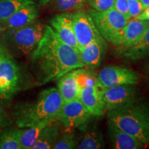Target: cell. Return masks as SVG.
Wrapping results in <instances>:
<instances>
[{
  "instance_id": "1f68e13d",
  "label": "cell",
  "mask_w": 149,
  "mask_h": 149,
  "mask_svg": "<svg viewBox=\"0 0 149 149\" xmlns=\"http://www.w3.org/2000/svg\"><path fill=\"white\" fill-rule=\"evenodd\" d=\"M140 1H141V3H142V6H143V7H144V9L149 6V0H140Z\"/></svg>"
},
{
  "instance_id": "9c48e42d",
  "label": "cell",
  "mask_w": 149,
  "mask_h": 149,
  "mask_svg": "<svg viewBox=\"0 0 149 149\" xmlns=\"http://www.w3.org/2000/svg\"><path fill=\"white\" fill-rule=\"evenodd\" d=\"M97 79L104 88L115 86L131 84L139 82V75L135 70L118 66L104 67L100 70Z\"/></svg>"
},
{
  "instance_id": "ac0fdd59",
  "label": "cell",
  "mask_w": 149,
  "mask_h": 149,
  "mask_svg": "<svg viewBox=\"0 0 149 149\" xmlns=\"http://www.w3.org/2000/svg\"><path fill=\"white\" fill-rule=\"evenodd\" d=\"M39 15V10L34 3L26 5L18 10L10 17L3 22L6 29H19L35 21Z\"/></svg>"
},
{
  "instance_id": "5bb4252c",
  "label": "cell",
  "mask_w": 149,
  "mask_h": 149,
  "mask_svg": "<svg viewBox=\"0 0 149 149\" xmlns=\"http://www.w3.org/2000/svg\"><path fill=\"white\" fill-rule=\"evenodd\" d=\"M51 27L66 44L79 50V46L74 35L70 13H61L51 20Z\"/></svg>"
},
{
  "instance_id": "ffe728a7",
  "label": "cell",
  "mask_w": 149,
  "mask_h": 149,
  "mask_svg": "<svg viewBox=\"0 0 149 149\" xmlns=\"http://www.w3.org/2000/svg\"><path fill=\"white\" fill-rule=\"evenodd\" d=\"M123 55L132 61H138L149 56V26L142 37L137 44L126 50Z\"/></svg>"
},
{
  "instance_id": "277c9868",
  "label": "cell",
  "mask_w": 149,
  "mask_h": 149,
  "mask_svg": "<svg viewBox=\"0 0 149 149\" xmlns=\"http://www.w3.org/2000/svg\"><path fill=\"white\" fill-rule=\"evenodd\" d=\"M44 26L40 22H33L25 26L6 29L1 37V42L11 54L25 56L34 51L44 33Z\"/></svg>"
},
{
  "instance_id": "8992f818",
  "label": "cell",
  "mask_w": 149,
  "mask_h": 149,
  "mask_svg": "<svg viewBox=\"0 0 149 149\" xmlns=\"http://www.w3.org/2000/svg\"><path fill=\"white\" fill-rule=\"evenodd\" d=\"M79 77L84 79L79 81L81 91L79 100L89 113L95 117H100L106 113L104 102V87L90 71L81 69Z\"/></svg>"
},
{
  "instance_id": "d6a6232c",
  "label": "cell",
  "mask_w": 149,
  "mask_h": 149,
  "mask_svg": "<svg viewBox=\"0 0 149 149\" xmlns=\"http://www.w3.org/2000/svg\"><path fill=\"white\" fill-rule=\"evenodd\" d=\"M38 1H39V3H40L41 5L44 6L51 2L52 0H38Z\"/></svg>"
},
{
  "instance_id": "8fae6325",
  "label": "cell",
  "mask_w": 149,
  "mask_h": 149,
  "mask_svg": "<svg viewBox=\"0 0 149 149\" xmlns=\"http://www.w3.org/2000/svg\"><path fill=\"white\" fill-rule=\"evenodd\" d=\"M70 15L74 35L79 48L101 37L88 13L84 11H75L70 13Z\"/></svg>"
},
{
  "instance_id": "7c38bea8",
  "label": "cell",
  "mask_w": 149,
  "mask_h": 149,
  "mask_svg": "<svg viewBox=\"0 0 149 149\" xmlns=\"http://www.w3.org/2000/svg\"><path fill=\"white\" fill-rule=\"evenodd\" d=\"M106 42L101 36L79 48L80 58L84 68L95 69L100 66L107 51Z\"/></svg>"
},
{
  "instance_id": "2e32d148",
  "label": "cell",
  "mask_w": 149,
  "mask_h": 149,
  "mask_svg": "<svg viewBox=\"0 0 149 149\" xmlns=\"http://www.w3.org/2000/svg\"><path fill=\"white\" fill-rule=\"evenodd\" d=\"M93 117L84 126L79 128L82 135L78 143L77 148L79 149H100L104 148L105 142L96 122L93 121Z\"/></svg>"
},
{
  "instance_id": "d6986e66",
  "label": "cell",
  "mask_w": 149,
  "mask_h": 149,
  "mask_svg": "<svg viewBox=\"0 0 149 149\" xmlns=\"http://www.w3.org/2000/svg\"><path fill=\"white\" fill-rule=\"evenodd\" d=\"M58 120L54 121L46 125L41 131L36 144L33 149H50L54 145L60 135Z\"/></svg>"
},
{
  "instance_id": "52a82bcc",
  "label": "cell",
  "mask_w": 149,
  "mask_h": 149,
  "mask_svg": "<svg viewBox=\"0 0 149 149\" xmlns=\"http://www.w3.org/2000/svg\"><path fill=\"white\" fill-rule=\"evenodd\" d=\"M20 70L10 51L0 43V98L10 100L19 89Z\"/></svg>"
},
{
  "instance_id": "3957f363",
  "label": "cell",
  "mask_w": 149,
  "mask_h": 149,
  "mask_svg": "<svg viewBox=\"0 0 149 149\" xmlns=\"http://www.w3.org/2000/svg\"><path fill=\"white\" fill-rule=\"evenodd\" d=\"M107 120L144 144L149 143V100L138 97L122 107L107 111Z\"/></svg>"
},
{
  "instance_id": "44dd1931",
  "label": "cell",
  "mask_w": 149,
  "mask_h": 149,
  "mask_svg": "<svg viewBox=\"0 0 149 149\" xmlns=\"http://www.w3.org/2000/svg\"><path fill=\"white\" fill-rule=\"evenodd\" d=\"M47 125V124H46ZM46 124L17 129V137L22 149H33L36 144L42 130Z\"/></svg>"
},
{
  "instance_id": "e0dca14e",
  "label": "cell",
  "mask_w": 149,
  "mask_h": 149,
  "mask_svg": "<svg viewBox=\"0 0 149 149\" xmlns=\"http://www.w3.org/2000/svg\"><path fill=\"white\" fill-rule=\"evenodd\" d=\"M108 133L111 147L115 149H140L144 144L138 139L108 122Z\"/></svg>"
},
{
  "instance_id": "4fadbf2b",
  "label": "cell",
  "mask_w": 149,
  "mask_h": 149,
  "mask_svg": "<svg viewBox=\"0 0 149 149\" xmlns=\"http://www.w3.org/2000/svg\"><path fill=\"white\" fill-rule=\"evenodd\" d=\"M80 69L72 70L57 79V90L64 102L79 98L81 88L79 81Z\"/></svg>"
},
{
  "instance_id": "4dcf8cb0",
  "label": "cell",
  "mask_w": 149,
  "mask_h": 149,
  "mask_svg": "<svg viewBox=\"0 0 149 149\" xmlns=\"http://www.w3.org/2000/svg\"><path fill=\"white\" fill-rule=\"evenodd\" d=\"M6 30V29L4 24H3V22H0V40H1V35H2L3 33L4 32V31Z\"/></svg>"
},
{
  "instance_id": "f1b7e54d",
  "label": "cell",
  "mask_w": 149,
  "mask_h": 149,
  "mask_svg": "<svg viewBox=\"0 0 149 149\" xmlns=\"http://www.w3.org/2000/svg\"><path fill=\"white\" fill-rule=\"evenodd\" d=\"M12 123L11 117L2 106L0 105V128L8 127Z\"/></svg>"
},
{
  "instance_id": "6da1fadb",
  "label": "cell",
  "mask_w": 149,
  "mask_h": 149,
  "mask_svg": "<svg viewBox=\"0 0 149 149\" xmlns=\"http://www.w3.org/2000/svg\"><path fill=\"white\" fill-rule=\"evenodd\" d=\"M31 65L41 84L57 80L67 72L84 68L79 50L63 42L46 26L38 45L32 52Z\"/></svg>"
},
{
  "instance_id": "ba28073f",
  "label": "cell",
  "mask_w": 149,
  "mask_h": 149,
  "mask_svg": "<svg viewBox=\"0 0 149 149\" xmlns=\"http://www.w3.org/2000/svg\"><path fill=\"white\" fill-rule=\"evenodd\" d=\"M93 115L87 111L79 99L64 102L58 115V121L66 130L79 128L86 124Z\"/></svg>"
},
{
  "instance_id": "836d02e7",
  "label": "cell",
  "mask_w": 149,
  "mask_h": 149,
  "mask_svg": "<svg viewBox=\"0 0 149 149\" xmlns=\"http://www.w3.org/2000/svg\"><path fill=\"white\" fill-rule=\"evenodd\" d=\"M144 70H146V71L148 72V73H149V59L146 61V63H145Z\"/></svg>"
},
{
  "instance_id": "5b68a950",
  "label": "cell",
  "mask_w": 149,
  "mask_h": 149,
  "mask_svg": "<svg viewBox=\"0 0 149 149\" xmlns=\"http://www.w3.org/2000/svg\"><path fill=\"white\" fill-rule=\"evenodd\" d=\"M88 13L104 40L115 46H120L124 28L129 19L113 8L104 11L90 9Z\"/></svg>"
},
{
  "instance_id": "30bf717a",
  "label": "cell",
  "mask_w": 149,
  "mask_h": 149,
  "mask_svg": "<svg viewBox=\"0 0 149 149\" xmlns=\"http://www.w3.org/2000/svg\"><path fill=\"white\" fill-rule=\"evenodd\" d=\"M139 90L135 85L124 84L104 88V102L106 112L126 105L139 97Z\"/></svg>"
},
{
  "instance_id": "484cf974",
  "label": "cell",
  "mask_w": 149,
  "mask_h": 149,
  "mask_svg": "<svg viewBox=\"0 0 149 149\" xmlns=\"http://www.w3.org/2000/svg\"><path fill=\"white\" fill-rule=\"evenodd\" d=\"M87 1L94 10L104 11L113 8L115 0H87Z\"/></svg>"
},
{
  "instance_id": "cb8c5ba5",
  "label": "cell",
  "mask_w": 149,
  "mask_h": 149,
  "mask_svg": "<svg viewBox=\"0 0 149 149\" xmlns=\"http://www.w3.org/2000/svg\"><path fill=\"white\" fill-rule=\"evenodd\" d=\"M78 141L76 134L72 130H66L58 137L55 144L54 145V149H74L77 148Z\"/></svg>"
},
{
  "instance_id": "f546056e",
  "label": "cell",
  "mask_w": 149,
  "mask_h": 149,
  "mask_svg": "<svg viewBox=\"0 0 149 149\" xmlns=\"http://www.w3.org/2000/svg\"><path fill=\"white\" fill-rule=\"evenodd\" d=\"M135 19L139 20H146L149 21V6L145 8L137 17H135Z\"/></svg>"
},
{
  "instance_id": "4316f807",
  "label": "cell",
  "mask_w": 149,
  "mask_h": 149,
  "mask_svg": "<svg viewBox=\"0 0 149 149\" xmlns=\"http://www.w3.org/2000/svg\"><path fill=\"white\" fill-rule=\"evenodd\" d=\"M130 18H135L144 10L140 0H127Z\"/></svg>"
},
{
  "instance_id": "603a6c76",
  "label": "cell",
  "mask_w": 149,
  "mask_h": 149,
  "mask_svg": "<svg viewBox=\"0 0 149 149\" xmlns=\"http://www.w3.org/2000/svg\"><path fill=\"white\" fill-rule=\"evenodd\" d=\"M0 149H22L17 137V129L12 128L0 134Z\"/></svg>"
},
{
  "instance_id": "d4e9b609",
  "label": "cell",
  "mask_w": 149,
  "mask_h": 149,
  "mask_svg": "<svg viewBox=\"0 0 149 149\" xmlns=\"http://www.w3.org/2000/svg\"><path fill=\"white\" fill-rule=\"evenodd\" d=\"M55 10L66 12L79 10L84 6L87 0H52Z\"/></svg>"
},
{
  "instance_id": "9a60e30c",
  "label": "cell",
  "mask_w": 149,
  "mask_h": 149,
  "mask_svg": "<svg viewBox=\"0 0 149 149\" xmlns=\"http://www.w3.org/2000/svg\"><path fill=\"white\" fill-rule=\"evenodd\" d=\"M149 26V21L139 20L134 18L129 19L124 28L122 42L118 46L121 53H124L126 50L135 45L142 37Z\"/></svg>"
},
{
  "instance_id": "83f0119b",
  "label": "cell",
  "mask_w": 149,
  "mask_h": 149,
  "mask_svg": "<svg viewBox=\"0 0 149 149\" xmlns=\"http://www.w3.org/2000/svg\"><path fill=\"white\" fill-rule=\"evenodd\" d=\"M113 8L119 11L122 14L124 15L128 19H130L129 13H128L127 0H115Z\"/></svg>"
},
{
  "instance_id": "7402d4cb",
  "label": "cell",
  "mask_w": 149,
  "mask_h": 149,
  "mask_svg": "<svg viewBox=\"0 0 149 149\" xmlns=\"http://www.w3.org/2000/svg\"><path fill=\"white\" fill-rule=\"evenodd\" d=\"M33 0H0V22H3L25 6L34 3Z\"/></svg>"
},
{
  "instance_id": "7a4b0ae2",
  "label": "cell",
  "mask_w": 149,
  "mask_h": 149,
  "mask_svg": "<svg viewBox=\"0 0 149 149\" xmlns=\"http://www.w3.org/2000/svg\"><path fill=\"white\" fill-rule=\"evenodd\" d=\"M64 101L56 88L42 91L31 103L16 107L13 117L19 128L48 124L58 120V115Z\"/></svg>"
}]
</instances>
